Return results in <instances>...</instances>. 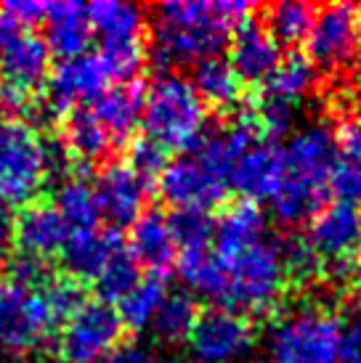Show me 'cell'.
<instances>
[{
  "mask_svg": "<svg viewBox=\"0 0 361 363\" xmlns=\"http://www.w3.org/2000/svg\"><path fill=\"white\" fill-rule=\"evenodd\" d=\"M284 149L274 141H255L234 160L229 170V186L244 196V202L274 199L284 183Z\"/></svg>",
  "mask_w": 361,
  "mask_h": 363,
  "instance_id": "cell-13",
  "label": "cell"
},
{
  "mask_svg": "<svg viewBox=\"0 0 361 363\" xmlns=\"http://www.w3.org/2000/svg\"><path fill=\"white\" fill-rule=\"evenodd\" d=\"M313 82H316V67L311 64V59L301 56V53H292L287 59H281L279 67L271 72L269 80L263 82V88H266L263 99L292 106L311 91Z\"/></svg>",
  "mask_w": 361,
  "mask_h": 363,
  "instance_id": "cell-27",
  "label": "cell"
},
{
  "mask_svg": "<svg viewBox=\"0 0 361 363\" xmlns=\"http://www.w3.org/2000/svg\"><path fill=\"white\" fill-rule=\"evenodd\" d=\"M168 220H171V233L180 252H202V250H210L212 233H215V220L210 218V212L178 210V212H173Z\"/></svg>",
  "mask_w": 361,
  "mask_h": 363,
  "instance_id": "cell-34",
  "label": "cell"
},
{
  "mask_svg": "<svg viewBox=\"0 0 361 363\" xmlns=\"http://www.w3.org/2000/svg\"><path fill=\"white\" fill-rule=\"evenodd\" d=\"M122 250V239L117 236L114 228L109 231H77L70 233V239L61 250V260H64V271L70 273L75 281H85V279H99L104 265Z\"/></svg>",
  "mask_w": 361,
  "mask_h": 363,
  "instance_id": "cell-19",
  "label": "cell"
},
{
  "mask_svg": "<svg viewBox=\"0 0 361 363\" xmlns=\"http://www.w3.org/2000/svg\"><path fill=\"white\" fill-rule=\"evenodd\" d=\"M269 220L255 202H239L229 207L215 223V257L226 260L234 255L250 250L255 244L266 242Z\"/></svg>",
  "mask_w": 361,
  "mask_h": 363,
  "instance_id": "cell-22",
  "label": "cell"
},
{
  "mask_svg": "<svg viewBox=\"0 0 361 363\" xmlns=\"http://www.w3.org/2000/svg\"><path fill=\"white\" fill-rule=\"evenodd\" d=\"M178 271H180V279L186 281V286H189L191 292L221 303L226 276H223V265L218 262V257H215L210 250H202V252H180Z\"/></svg>",
  "mask_w": 361,
  "mask_h": 363,
  "instance_id": "cell-33",
  "label": "cell"
},
{
  "mask_svg": "<svg viewBox=\"0 0 361 363\" xmlns=\"http://www.w3.org/2000/svg\"><path fill=\"white\" fill-rule=\"evenodd\" d=\"M112 82L117 80L101 53H85L80 59L61 61L56 72L50 74L45 111L50 117H59V114L72 111L77 104L85 106L88 101H96L99 96L109 91Z\"/></svg>",
  "mask_w": 361,
  "mask_h": 363,
  "instance_id": "cell-10",
  "label": "cell"
},
{
  "mask_svg": "<svg viewBox=\"0 0 361 363\" xmlns=\"http://www.w3.org/2000/svg\"><path fill=\"white\" fill-rule=\"evenodd\" d=\"M0 11H6L21 30H30L35 24H45L48 3H41V0H11Z\"/></svg>",
  "mask_w": 361,
  "mask_h": 363,
  "instance_id": "cell-40",
  "label": "cell"
},
{
  "mask_svg": "<svg viewBox=\"0 0 361 363\" xmlns=\"http://www.w3.org/2000/svg\"><path fill=\"white\" fill-rule=\"evenodd\" d=\"M43 286L27 289L11 281V294L0 311V347L9 353H27L48 340L56 326Z\"/></svg>",
  "mask_w": 361,
  "mask_h": 363,
  "instance_id": "cell-9",
  "label": "cell"
},
{
  "mask_svg": "<svg viewBox=\"0 0 361 363\" xmlns=\"http://www.w3.org/2000/svg\"><path fill=\"white\" fill-rule=\"evenodd\" d=\"M53 210L59 212L61 220L67 223L70 233L93 231L101 220L93 186H88L80 178H70V181L61 183L56 199H53Z\"/></svg>",
  "mask_w": 361,
  "mask_h": 363,
  "instance_id": "cell-28",
  "label": "cell"
},
{
  "mask_svg": "<svg viewBox=\"0 0 361 363\" xmlns=\"http://www.w3.org/2000/svg\"><path fill=\"white\" fill-rule=\"evenodd\" d=\"M361 239V210L353 204L335 202L324 204L311 218L308 244L319 255L321 262L330 260L338 273L348 271V257Z\"/></svg>",
  "mask_w": 361,
  "mask_h": 363,
  "instance_id": "cell-15",
  "label": "cell"
},
{
  "mask_svg": "<svg viewBox=\"0 0 361 363\" xmlns=\"http://www.w3.org/2000/svg\"><path fill=\"white\" fill-rule=\"evenodd\" d=\"M340 363H361V315L343 329Z\"/></svg>",
  "mask_w": 361,
  "mask_h": 363,
  "instance_id": "cell-43",
  "label": "cell"
},
{
  "mask_svg": "<svg viewBox=\"0 0 361 363\" xmlns=\"http://www.w3.org/2000/svg\"><path fill=\"white\" fill-rule=\"evenodd\" d=\"M335 162V133L324 125H308L290 138L284 149V183L271 199L281 225H301L324 207Z\"/></svg>",
  "mask_w": 361,
  "mask_h": 363,
  "instance_id": "cell-2",
  "label": "cell"
},
{
  "mask_svg": "<svg viewBox=\"0 0 361 363\" xmlns=\"http://www.w3.org/2000/svg\"><path fill=\"white\" fill-rule=\"evenodd\" d=\"M48 61L50 51L45 40L30 30H21L9 45L0 48V69L6 82H14L27 91H32L48 74Z\"/></svg>",
  "mask_w": 361,
  "mask_h": 363,
  "instance_id": "cell-24",
  "label": "cell"
},
{
  "mask_svg": "<svg viewBox=\"0 0 361 363\" xmlns=\"http://www.w3.org/2000/svg\"><path fill=\"white\" fill-rule=\"evenodd\" d=\"M67 152L82 162H96L112 149L109 133L101 128L90 109H75L67 117Z\"/></svg>",
  "mask_w": 361,
  "mask_h": 363,
  "instance_id": "cell-31",
  "label": "cell"
},
{
  "mask_svg": "<svg viewBox=\"0 0 361 363\" xmlns=\"http://www.w3.org/2000/svg\"><path fill=\"white\" fill-rule=\"evenodd\" d=\"M0 106L9 111H27L32 109V96L27 88H19L14 82H6L0 85Z\"/></svg>",
  "mask_w": 361,
  "mask_h": 363,
  "instance_id": "cell-42",
  "label": "cell"
},
{
  "mask_svg": "<svg viewBox=\"0 0 361 363\" xmlns=\"http://www.w3.org/2000/svg\"><path fill=\"white\" fill-rule=\"evenodd\" d=\"M226 189H229V178L212 170L210 164L197 157V154H186L165 164L160 175V194L162 199L171 204L173 210H200L210 212L212 207L226 199Z\"/></svg>",
  "mask_w": 361,
  "mask_h": 363,
  "instance_id": "cell-8",
  "label": "cell"
},
{
  "mask_svg": "<svg viewBox=\"0 0 361 363\" xmlns=\"http://www.w3.org/2000/svg\"><path fill=\"white\" fill-rule=\"evenodd\" d=\"M90 32L101 38V48L107 45H141L146 32V13L133 3L120 0H99L88 9Z\"/></svg>",
  "mask_w": 361,
  "mask_h": 363,
  "instance_id": "cell-21",
  "label": "cell"
},
{
  "mask_svg": "<svg viewBox=\"0 0 361 363\" xmlns=\"http://www.w3.org/2000/svg\"><path fill=\"white\" fill-rule=\"evenodd\" d=\"M43 294H45V300H48L50 311H53V315H56V321L59 323L72 318L82 305L88 303L80 281H75V279H70V276L48 279V281L43 284Z\"/></svg>",
  "mask_w": 361,
  "mask_h": 363,
  "instance_id": "cell-37",
  "label": "cell"
},
{
  "mask_svg": "<svg viewBox=\"0 0 361 363\" xmlns=\"http://www.w3.org/2000/svg\"><path fill=\"white\" fill-rule=\"evenodd\" d=\"M343 323L321 308L281 318L269 337V363H340Z\"/></svg>",
  "mask_w": 361,
  "mask_h": 363,
  "instance_id": "cell-5",
  "label": "cell"
},
{
  "mask_svg": "<svg viewBox=\"0 0 361 363\" xmlns=\"http://www.w3.org/2000/svg\"><path fill=\"white\" fill-rule=\"evenodd\" d=\"M165 297H168V289H165L162 276H146V279H141L131 292L117 303L120 305V308H117L120 323L122 326H128L131 332H144V329H149Z\"/></svg>",
  "mask_w": 361,
  "mask_h": 363,
  "instance_id": "cell-30",
  "label": "cell"
},
{
  "mask_svg": "<svg viewBox=\"0 0 361 363\" xmlns=\"http://www.w3.org/2000/svg\"><path fill=\"white\" fill-rule=\"evenodd\" d=\"M281 61L279 43L271 38L261 21H242L231 35L229 64L242 82H266Z\"/></svg>",
  "mask_w": 361,
  "mask_h": 363,
  "instance_id": "cell-17",
  "label": "cell"
},
{
  "mask_svg": "<svg viewBox=\"0 0 361 363\" xmlns=\"http://www.w3.org/2000/svg\"><path fill=\"white\" fill-rule=\"evenodd\" d=\"M223 265L226 286L221 305L226 311L266 313L271 311L287 286V271L279 242H261L244 252L218 260Z\"/></svg>",
  "mask_w": 361,
  "mask_h": 363,
  "instance_id": "cell-4",
  "label": "cell"
},
{
  "mask_svg": "<svg viewBox=\"0 0 361 363\" xmlns=\"http://www.w3.org/2000/svg\"><path fill=\"white\" fill-rule=\"evenodd\" d=\"M165 157H168V152H162L157 143H151L149 138H144V141H136L131 149V164L133 170L139 172L144 181H149L154 175H162V170H165Z\"/></svg>",
  "mask_w": 361,
  "mask_h": 363,
  "instance_id": "cell-39",
  "label": "cell"
},
{
  "mask_svg": "<svg viewBox=\"0 0 361 363\" xmlns=\"http://www.w3.org/2000/svg\"><path fill=\"white\" fill-rule=\"evenodd\" d=\"M353 19H356V35H359L361 43V9H353Z\"/></svg>",
  "mask_w": 361,
  "mask_h": 363,
  "instance_id": "cell-48",
  "label": "cell"
},
{
  "mask_svg": "<svg viewBox=\"0 0 361 363\" xmlns=\"http://www.w3.org/2000/svg\"><path fill=\"white\" fill-rule=\"evenodd\" d=\"M316 19V9L301 0H284L266 9V19L261 21L266 32L281 45H298L308 38L311 24Z\"/></svg>",
  "mask_w": 361,
  "mask_h": 363,
  "instance_id": "cell-29",
  "label": "cell"
},
{
  "mask_svg": "<svg viewBox=\"0 0 361 363\" xmlns=\"http://www.w3.org/2000/svg\"><path fill=\"white\" fill-rule=\"evenodd\" d=\"M70 239V228L53 210V204H27L11 223V242H16L19 255L45 262L53 255H61Z\"/></svg>",
  "mask_w": 361,
  "mask_h": 363,
  "instance_id": "cell-16",
  "label": "cell"
},
{
  "mask_svg": "<svg viewBox=\"0 0 361 363\" xmlns=\"http://www.w3.org/2000/svg\"><path fill=\"white\" fill-rule=\"evenodd\" d=\"M252 3L244 0H173L157 6L154 59L160 64H200L218 56L226 35L247 21Z\"/></svg>",
  "mask_w": 361,
  "mask_h": 363,
  "instance_id": "cell-1",
  "label": "cell"
},
{
  "mask_svg": "<svg viewBox=\"0 0 361 363\" xmlns=\"http://www.w3.org/2000/svg\"><path fill=\"white\" fill-rule=\"evenodd\" d=\"M90 24L85 6L80 3H48L45 16V45L50 53H56L61 61L80 59L88 53L90 45Z\"/></svg>",
  "mask_w": 361,
  "mask_h": 363,
  "instance_id": "cell-20",
  "label": "cell"
},
{
  "mask_svg": "<svg viewBox=\"0 0 361 363\" xmlns=\"http://www.w3.org/2000/svg\"><path fill=\"white\" fill-rule=\"evenodd\" d=\"M122 334L120 315L112 305L88 300L59 334V355L64 363H99L117 350Z\"/></svg>",
  "mask_w": 361,
  "mask_h": 363,
  "instance_id": "cell-7",
  "label": "cell"
},
{
  "mask_svg": "<svg viewBox=\"0 0 361 363\" xmlns=\"http://www.w3.org/2000/svg\"><path fill=\"white\" fill-rule=\"evenodd\" d=\"M255 120H258V128H261V135H269L271 141H276L281 135H287L292 128V106L279 101H271V99H263L261 106L255 109Z\"/></svg>",
  "mask_w": 361,
  "mask_h": 363,
  "instance_id": "cell-38",
  "label": "cell"
},
{
  "mask_svg": "<svg viewBox=\"0 0 361 363\" xmlns=\"http://www.w3.org/2000/svg\"><path fill=\"white\" fill-rule=\"evenodd\" d=\"M48 175V143L24 122L0 125V202L30 204Z\"/></svg>",
  "mask_w": 361,
  "mask_h": 363,
  "instance_id": "cell-6",
  "label": "cell"
},
{
  "mask_svg": "<svg viewBox=\"0 0 361 363\" xmlns=\"http://www.w3.org/2000/svg\"><path fill=\"white\" fill-rule=\"evenodd\" d=\"M99 215L114 225H133L144 215V207L149 202L151 183L144 181L128 162H112L99 172L93 183Z\"/></svg>",
  "mask_w": 361,
  "mask_h": 363,
  "instance_id": "cell-11",
  "label": "cell"
},
{
  "mask_svg": "<svg viewBox=\"0 0 361 363\" xmlns=\"http://www.w3.org/2000/svg\"><path fill=\"white\" fill-rule=\"evenodd\" d=\"M281 260H284V271H287V279H298V281H311L321 273L324 262L313 247L308 244V239H287L281 242Z\"/></svg>",
  "mask_w": 361,
  "mask_h": 363,
  "instance_id": "cell-36",
  "label": "cell"
},
{
  "mask_svg": "<svg viewBox=\"0 0 361 363\" xmlns=\"http://www.w3.org/2000/svg\"><path fill=\"white\" fill-rule=\"evenodd\" d=\"M353 262H351V271H353V281H356V289H359L361 294V239L359 244H356V250H353Z\"/></svg>",
  "mask_w": 361,
  "mask_h": 363,
  "instance_id": "cell-46",
  "label": "cell"
},
{
  "mask_svg": "<svg viewBox=\"0 0 361 363\" xmlns=\"http://www.w3.org/2000/svg\"><path fill=\"white\" fill-rule=\"evenodd\" d=\"M131 257L151 276H162L178 260V247L171 233V220L162 212H144L131 225Z\"/></svg>",
  "mask_w": 361,
  "mask_h": 363,
  "instance_id": "cell-18",
  "label": "cell"
},
{
  "mask_svg": "<svg viewBox=\"0 0 361 363\" xmlns=\"http://www.w3.org/2000/svg\"><path fill=\"white\" fill-rule=\"evenodd\" d=\"M197 318H200V311H197L194 297L186 292H173L162 300L160 311L151 321V329H154V334L160 337L162 342L176 345L189 340Z\"/></svg>",
  "mask_w": 361,
  "mask_h": 363,
  "instance_id": "cell-32",
  "label": "cell"
},
{
  "mask_svg": "<svg viewBox=\"0 0 361 363\" xmlns=\"http://www.w3.org/2000/svg\"><path fill=\"white\" fill-rule=\"evenodd\" d=\"M189 342L202 363H231L247 353L252 329L242 313L215 308L197 318Z\"/></svg>",
  "mask_w": 361,
  "mask_h": 363,
  "instance_id": "cell-12",
  "label": "cell"
},
{
  "mask_svg": "<svg viewBox=\"0 0 361 363\" xmlns=\"http://www.w3.org/2000/svg\"><path fill=\"white\" fill-rule=\"evenodd\" d=\"M330 189L338 202L361 204V120H348L335 133V162L330 172Z\"/></svg>",
  "mask_w": 361,
  "mask_h": 363,
  "instance_id": "cell-23",
  "label": "cell"
},
{
  "mask_svg": "<svg viewBox=\"0 0 361 363\" xmlns=\"http://www.w3.org/2000/svg\"><path fill=\"white\" fill-rule=\"evenodd\" d=\"M99 363H162V358L157 353L146 350V347L128 345V347H117L114 353H109L107 358H101Z\"/></svg>",
  "mask_w": 361,
  "mask_h": 363,
  "instance_id": "cell-41",
  "label": "cell"
},
{
  "mask_svg": "<svg viewBox=\"0 0 361 363\" xmlns=\"http://www.w3.org/2000/svg\"><path fill=\"white\" fill-rule=\"evenodd\" d=\"M191 88L197 91L200 101L212 109H231L237 106L242 96V80L237 77V72L231 69L229 61L218 59H205L194 67V77H191Z\"/></svg>",
  "mask_w": 361,
  "mask_h": 363,
  "instance_id": "cell-26",
  "label": "cell"
},
{
  "mask_svg": "<svg viewBox=\"0 0 361 363\" xmlns=\"http://www.w3.org/2000/svg\"><path fill=\"white\" fill-rule=\"evenodd\" d=\"M90 111H93V117L101 122V128L109 133L112 143L128 141L141 122L144 91H141L136 82L112 85L109 91L93 101Z\"/></svg>",
  "mask_w": 361,
  "mask_h": 363,
  "instance_id": "cell-25",
  "label": "cell"
},
{
  "mask_svg": "<svg viewBox=\"0 0 361 363\" xmlns=\"http://www.w3.org/2000/svg\"><path fill=\"white\" fill-rule=\"evenodd\" d=\"M19 32H21L19 24L11 19L6 11H0V48H3V45H9Z\"/></svg>",
  "mask_w": 361,
  "mask_h": 363,
  "instance_id": "cell-44",
  "label": "cell"
},
{
  "mask_svg": "<svg viewBox=\"0 0 361 363\" xmlns=\"http://www.w3.org/2000/svg\"><path fill=\"white\" fill-rule=\"evenodd\" d=\"M141 122L162 152H191L205 135V104L186 77L165 72L144 93Z\"/></svg>",
  "mask_w": 361,
  "mask_h": 363,
  "instance_id": "cell-3",
  "label": "cell"
},
{
  "mask_svg": "<svg viewBox=\"0 0 361 363\" xmlns=\"http://www.w3.org/2000/svg\"><path fill=\"white\" fill-rule=\"evenodd\" d=\"M306 40H308V59L313 67L338 69V67L351 64L359 51L353 9L335 3V6L316 11V19Z\"/></svg>",
  "mask_w": 361,
  "mask_h": 363,
  "instance_id": "cell-14",
  "label": "cell"
},
{
  "mask_svg": "<svg viewBox=\"0 0 361 363\" xmlns=\"http://www.w3.org/2000/svg\"><path fill=\"white\" fill-rule=\"evenodd\" d=\"M9 247H11V220L9 215L0 210V257L9 252Z\"/></svg>",
  "mask_w": 361,
  "mask_h": 363,
  "instance_id": "cell-45",
  "label": "cell"
},
{
  "mask_svg": "<svg viewBox=\"0 0 361 363\" xmlns=\"http://www.w3.org/2000/svg\"><path fill=\"white\" fill-rule=\"evenodd\" d=\"M139 281H141L139 265H136V260L131 257V252L122 247L120 252L104 265V271L99 273L96 289H99L101 303L109 305V303H120L122 297L131 292Z\"/></svg>",
  "mask_w": 361,
  "mask_h": 363,
  "instance_id": "cell-35",
  "label": "cell"
},
{
  "mask_svg": "<svg viewBox=\"0 0 361 363\" xmlns=\"http://www.w3.org/2000/svg\"><path fill=\"white\" fill-rule=\"evenodd\" d=\"M9 294H11V281L6 276H0V311H3V305L9 300Z\"/></svg>",
  "mask_w": 361,
  "mask_h": 363,
  "instance_id": "cell-47",
  "label": "cell"
}]
</instances>
